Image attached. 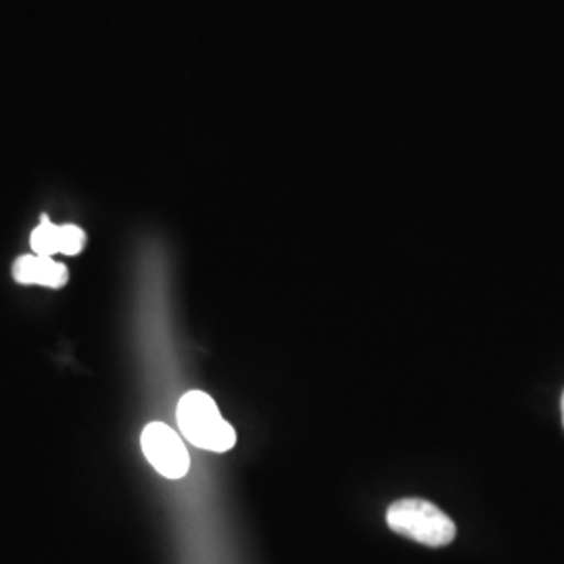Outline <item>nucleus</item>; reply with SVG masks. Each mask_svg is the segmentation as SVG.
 I'll return each instance as SVG.
<instances>
[{
	"label": "nucleus",
	"instance_id": "1",
	"mask_svg": "<svg viewBox=\"0 0 564 564\" xmlns=\"http://www.w3.org/2000/svg\"><path fill=\"white\" fill-rule=\"evenodd\" d=\"M176 419L182 435L207 452H228L237 444V433L224 421L216 402L203 391H188L178 402Z\"/></svg>",
	"mask_w": 564,
	"mask_h": 564
},
{
	"label": "nucleus",
	"instance_id": "2",
	"mask_svg": "<svg viewBox=\"0 0 564 564\" xmlns=\"http://www.w3.org/2000/svg\"><path fill=\"white\" fill-rule=\"evenodd\" d=\"M387 524L402 538L419 544L442 547L456 538V524L437 508L421 498H405L387 510Z\"/></svg>",
	"mask_w": 564,
	"mask_h": 564
},
{
	"label": "nucleus",
	"instance_id": "3",
	"mask_svg": "<svg viewBox=\"0 0 564 564\" xmlns=\"http://www.w3.org/2000/svg\"><path fill=\"white\" fill-rule=\"evenodd\" d=\"M141 445L147 460L165 479L186 477L191 468V456L181 437L167 424H147L142 431Z\"/></svg>",
	"mask_w": 564,
	"mask_h": 564
},
{
	"label": "nucleus",
	"instance_id": "4",
	"mask_svg": "<svg viewBox=\"0 0 564 564\" xmlns=\"http://www.w3.org/2000/svg\"><path fill=\"white\" fill-rule=\"evenodd\" d=\"M13 276L21 284H42L48 289H59L69 279L67 268L63 263L36 253L21 256L13 265Z\"/></svg>",
	"mask_w": 564,
	"mask_h": 564
},
{
	"label": "nucleus",
	"instance_id": "5",
	"mask_svg": "<svg viewBox=\"0 0 564 564\" xmlns=\"http://www.w3.org/2000/svg\"><path fill=\"white\" fill-rule=\"evenodd\" d=\"M30 245L36 256H44V258L63 253V226H55L48 223V218H42L41 226L30 237Z\"/></svg>",
	"mask_w": 564,
	"mask_h": 564
},
{
	"label": "nucleus",
	"instance_id": "6",
	"mask_svg": "<svg viewBox=\"0 0 564 564\" xmlns=\"http://www.w3.org/2000/svg\"><path fill=\"white\" fill-rule=\"evenodd\" d=\"M86 245V235L84 230L74 226V224H65L63 226V256H78Z\"/></svg>",
	"mask_w": 564,
	"mask_h": 564
},
{
	"label": "nucleus",
	"instance_id": "7",
	"mask_svg": "<svg viewBox=\"0 0 564 564\" xmlns=\"http://www.w3.org/2000/svg\"><path fill=\"white\" fill-rule=\"evenodd\" d=\"M563 423H564V395H563Z\"/></svg>",
	"mask_w": 564,
	"mask_h": 564
}]
</instances>
